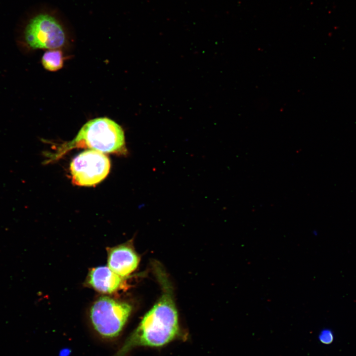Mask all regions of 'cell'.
Wrapping results in <instances>:
<instances>
[{"label":"cell","mask_w":356,"mask_h":356,"mask_svg":"<svg viewBox=\"0 0 356 356\" xmlns=\"http://www.w3.org/2000/svg\"><path fill=\"white\" fill-rule=\"evenodd\" d=\"M178 330L177 311L171 294L166 288L116 356H125L136 346H163L175 337Z\"/></svg>","instance_id":"obj_1"},{"label":"cell","mask_w":356,"mask_h":356,"mask_svg":"<svg viewBox=\"0 0 356 356\" xmlns=\"http://www.w3.org/2000/svg\"><path fill=\"white\" fill-rule=\"evenodd\" d=\"M87 148L106 153L126 155L128 150L122 128L106 117L93 119L87 122L71 141L65 143L53 154L52 159L60 158L68 151Z\"/></svg>","instance_id":"obj_2"},{"label":"cell","mask_w":356,"mask_h":356,"mask_svg":"<svg viewBox=\"0 0 356 356\" xmlns=\"http://www.w3.org/2000/svg\"><path fill=\"white\" fill-rule=\"evenodd\" d=\"M132 310L127 303L102 296L90 310V318L95 330L107 338L117 336L125 325Z\"/></svg>","instance_id":"obj_3"},{"label":"cell","mask_w":356,"mask_h":356,"mask_svg":"<svg viewBox=\"0 0 356 356\" xmlns=\"http://www.w3.org/2000/svg\"><path fill=\"white\" fill-rule=\"evenodd\" d=\"M110 169V160L103 153L94 150L84 151L70 164L72 182L79 186H94L107 176Z\"/></svg>","instance_id":"obj_4"},{"label":"cell","mask_w":356,"mask_h":356,"mask_svg":"<svg viewBox=\"0 0 356 356\" xmlns=\"http://www.w3.org/2000/svg\"><path fill=\"white\" fill-rule=\"evenodd\" d=\"M27 43L34 49H54L62 46L65 34L61 25L53 16L39 14L29 23L25 31Z\"/></svg>","instance_id":"obj_5"},{"label":"cell","mask_w":356,"mask_h":356,"mask_svg":"<svg viewBox=\"0 0 356 356\" xmlns=\"http://www.w3.org/2000/svg\"><path fill=\"white\" fill-rule=\"evenodd\" d=\"M107 252L108 267L122 277L131 274L138 266L139 258L130 245L122 244L110 248Z\"/></svg>","instance_id":"obj_6"},{"label":"cell","mask_w":356,"mask_h":356,"mask_svg":"<svg viewBox=\"0 0 356 356\" xmlns=\"http://www.w3.org/2000/svg\"><path fill=\"white\" fill-rule=\"evenodd\" d=\"M123 278L108 267H98L92 268L89 271L87 283L99 292L111 294L122 285Z\"/></svg>","instance_id":"obj_7"},{"label":"cell","mask_w":356,"mask_h":356,"mask_svg":"<svg viewBox=\"0 0 356 356\" xmlns=\"http://www.w3.org/2000/svg\"><path fill=\"white\" fill-rule=\"evenodd\" d=\"M63 56L59 49H50L43 54L42 63L44 67L49 71H56L63 67Z\"/></svg>","instance_id":"obj_8"},{"label":"cell","mask_w":356,"mask_h":356,"mask_svg":"<svg viewBox=\"0 0 356 356\" xmlns=\"http://www.w3.org/2000/svg\"><path fill=\"white\" fill-rule=\"evenodd\" d=\"M319 339L323 344H329L333 340V333L329 329H324L320 332Z\"/></svg>","instance_id":"obj_9"}]
</instances>
